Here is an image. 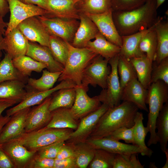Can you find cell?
Segmentation results:
<instances>
[{"label": "cell", "mask_w": 168, "mask_h": 168, "mask_svg": "<svg viewBox=\"0 0 168 168\" xmlns=\"http://www.w3.org/2000/svg\"><path fill=\"white\" fill-rule=\"evenodd\" d=\"M156 0H147L142 6L124 11H113L112 16L117 30L121 36L147 30L157 21Z\"/></svg>", "instance_id": "cell-1"}, {"label": "cell", "mask_w": 168, "mask_h": 168, "mask_svg": "<svg viewBox=\"0 0 168 168\" xmlns=\"http://www.w3.org/2000/svg\"><path fill=\"white\" fill-rule=\"evenodd\" d=\"M138 108L133 103L123 101L119 105L110 107L102 116L90 135V138H100L109 135L121 127H132Z\"/></svg>", "instance_id": "cell-2"}, {"label": "cell", "mask_w": 168, "mask_h": 168, "mask_svg": "<svg viewBox=\"0 0 168 168\" xmlns=\"http://www.w3.org/2000/svg\"><path fill=\"white\" fill-rule=\"evenodd\" d=\"M67 43L69 49L68 58L58 80L69 81L80 86L84 70L98 54L87 47L76 48Z\"/></svg>", "instance_id": "cell-3"}, {"label": "cell", "mask_w": 168, "mask_h": 168, "mask_svg": "<svg viewBox=\"0 0 168 168\" xmlns=\"http://www.w3.org/2000/svg\"><path fill=\"white\" fill-rule=\"evenodd\" d=\"M147 90L146 103L148 105L149 109L146 127L150 134L147 143V146H150L158 142L156 122L163 105L168 101V85L159 80L152 83Z\"/></svg>", "instance_id": "cell-4"}, {"label": "cell", "mask_w": 168, "mask_h": 168, "mask_svg": "<svg viewBox=\"0 0 168 168\" xmlns=\"http://www.w3.org/2000/svg\"><path fill=\"white\" fill-rule=\"evenodd\" d=\"M71 130L45 127L31 132L25 133L16 139L29 150L36 152L44 147L69 140L73 132Z\"/></svg>", "instance_id": "cell-5"}, {"label": "cell", "mask_w": 168, "mask_h": 168, "mask_svg": "<svg viewBox=\"0 0 168 168\" xmlns=\"http://www.w3.org/2000/svg\"><path fill=\"white\" fill-rule=\"evenodd\" d=\"M108 60L99 55L96 56L84 70L80 86L87 91L89 85L105 89L107 78L111 71L108 65Z\"/></svg>", "instance_id": "cell-6"}, {"label": "cell", "mask_w": 168, "mask_h": 168, "mask_svg": "<svg viewBox=\"0 0 168 168\" xmlns=\"http://www.w3.org/2000/svg\"><path fill=\"white\" fill-rule=\"evenodd\" d=\"M10 12L9 22L4 35L25 19L34 16L50 17V12L38 6L24 3L19 0H7Z\"/></svg>", "instance_id": "cell-7"}, {"label": "cell", "mask_w": 168, "mask_h": 168, "mask_svg": "<svg viewBox=\"0 0 168 168\" xmlns=\"http://www.w3.org/2000/svg\"><path fill=\"white\" fill-rule=\"evenodd\" d=\"M50 35L58 37L71 44L79 24V20L55 16H38Z\"/></svg>", "instance_id": "cell-8"}, {"label": "cell", "mask_w": 168, "mask_h": 168, "mask_svg": "<svg viewBox=\"0 0 168 168\" xmlns=\"http://www.w3.org/2000/svg\"><path fill=\"white\" fill-rule=\"evenodd\" d=\"M119 56V54L109 60L111 68L107 78L106 87L97 96L100 101L109 108L119 105L121 101L122 89L117 69Z\"/></svg>", "instance_id": "cell-9"}, {"label": "cell", "mask_w": 168, "mask_h": 168, "mask_svg": "<svg viewBox=\"0 0 168 168\" xmlns=\"http://www.w3.org/2000/svg\"><path fill=\"white\" fill-rule=\"evenodd\" d=\"M76 85L72 82L66 80L62 81L56 86L49 90L39 91L34 90L27 91L24 99L16 106L6 111L7 115L11 116L17 111L22 109L38 105L52 94L61 89L74 88Z\"/></svg>", "instance_id": "cell-10"}, {"label": "cell", "mask_w": 168, "mask_h": 168, "mask_svg": "<svg viewBox=\"0 0 168 168\" xmlns=\"http://www.w3.org/2000/svg\"><path fill=\"white\" fill-rule=\"evenodd\" d=\"M51 99L49 97L37 106L30 109L26 119L25 133L40 129L48 124L52 115L51 112L49 109Z\"/></svg>", "instance_id": "cell-11"}, {"label": "cell", "mask_w": 168, "mask_h": 168, "mask_svg": "<svg viewBox=\"0 0 168 168\" xmlns=\"http://www.w3.org/2000/svg\"><path fill=\"white\" fill-rule=\"evenodd\" d=\"M17 27L29 41L48 47L50 35L37 16L25 19Z\"/></svg>", "instance_id": "cell-12"}, {"label": "cell", "mask_w": 168, "mask_h": 168, "mask_svg": "<svg viewBox=\"0 0 168 168\" xmlns=\"http://www.w3.org/2000/svg\"><path fill=\"white\" fill-rule=\"evenodd\" d=\"M113 9L102 13L88 16L94 23L99 32L108 41L120 47L122 45V38L114 23L112 16Z\"/></svg>", "instance_id": "cell-13"}, {"label": "cell", "mask_w": 168, "mask_h": 168, "mask_svg": "<svg viewBox=\"0 0 168 168\" xmlns=\"http://www.w3.org/2000/svg\"><path fill=\"white\" fill-rule=\"evenodd\" d=\"M75 89V100L70 110L74 118L77 120L95 110L101 105L97 96L90 97L87 91L80 86H76Z\"/></svg>", "instance_id": "cell-14"}, {"label": "cell", "mask_w": 168, "mask_h": 168, "mask_svg": "<svg viewBox=\"0 0 168 168\" xmlns=\"http://www.w3.org/2000/svg\"><path fill=\"white\" fill-rule=\"evenodd\" d=\"M0 148L9 157L15 168H26L36 152L29 150L16 139L0 144Z\"/></svg>", "instance_id": "cell-15"}, {"label": "cell", "mask_w": 168, "mask_h": 168, "mask_svg": "<svg viewBox=\"0 0 168 168\" xmlns=\"http://www.w3.org/2000/svg\"><path fill=\"white\" fill-rule=\"evenodd\" d=\"M30 107L21 110L11 116L0 133V144L16 139L25 133V123Z\"/></svg>", "instance_id": "cell-16"}, {"label": "cell", "mask_w": 168, "mask_h": 168, "mask_svg": "<svg viewBox=\"0 0 168 168\" xmlns=\"http://www.w3.org/2000/svg\"><path fill=\"white\" fill-rule=\"evenodd\" d=\"M109 108L107 105L102 104L96 110L82 118L77 129L71 133L69 140L77 142L86 140Z\"/></svg>", "instance_id": "cell-17"}, {"label": "cell", "mask_w": 168, "mask_h": 168, "mask_svg": "<svg viewBox=\"0 0 168 168\" xmlns=\"http://www.w3.org/2000/svg\"><path fill=\"white\" fill-rule=\"evenodd\" d=\"M84 141L95 149H101L110 152L128 155L141 153V151L136 145L124 143L109 136L100 138H90Z\"/></svg>", "instance_id": "cell-18"}, {"label": "cell", "mask_w": 168, "mask_h": 168, "mask_svg": "<svg viewBox=\"0 0 168 168\" xmlns=\"http://www.w3.org/2000/svg\"><path fill=\"white\" fill-rule=\"evenodd\" d=\"M26 55L46 65L50 72H62L63 70L64 67L55 60L48 47L29 41Z\"/></svg>", "instance_id": "cell-19"}, {"label": "cell", "mask_w": 168, "mask_h": 168, "mask_svg": "<svg viewBox=\"0 0 168 168\" xmlns=\"http://www.w3.org/2000/svg\"><path fill=\"white\" fill-rule=\"evenodd\" d=\"M79 24L71 44L78 48L86 47L88 43L95 38L99 32L94 23L87 15L79 13Z\"/></svg>", "instance_id": "cell-20"}, {"label": "cell", "mask_w": 168, "mask_h": 168, "mask_svg": "<svg viewBox=\"0 0 168 168\" xmlns=\"http://www.w3.org/2000/svg\"><path fill=\"white\" fill-rule=\"evenodd\" d=\"M148 90L135 78L129 82L122 90L121 101L130 102L141 110L148 112L146 103Z\"/></svg>", "instance_id": "cell-21"}, {"label": "cell", "mask_w": 168, "mask_h": 168, "mask_svg": "<svg viewBox=\"0 0 168 168\" xmlns=\"http://www.w3.org/2000/svg\"><path fill=\"white\" fill-rule=\"evenodd\" d=\"M4 36V50L12 59L26 55L29 41L17 27Z\"/></svg>", "instance_id": "cell-22"}, {"label": "cell", "mask_w": 168, "mask_h": 168, "mask_svg": "<svg viewBox=\"0 0 168 168\" xmlns=\"http://www.w3.org/2000/svg\"><path fill=\"white\" fill-rule=\"evenodd\" d=\"M82 0H47L51 16L79 20V12L77 8Z\"/></svg>", "instance_id": "cell-23"}, {"label": "cell", "mask_w": 168, "mask_h": 168, "mask_svg": "<svg viewBox=\"0 0 168 168\" xmlns=\"http://www.w3.org/2000/svg\"><path fill=\"white\" fill-rule=\"evenodd\" d=\"M157 47L155 60L156 64L168 57V21L159 17L155 24Z\"/></svg>", "instance_id": "cell-24"}, {"label": "cell", "mask_w": 168, "mask_h": 168, "mask_svg": "<svg viewBox=\"0 0 168 168\" xmlns=\"http://www.w3.org/2000/svg\"><path fill=\"white\" fill-rule=\"evenodd\" d=\"M152 27L147 30L132 34L122 36V45L119 54L128 60L133 58L146 55L140 51L139 48V43L142 36Z\"/></svg>", "instance_id": "cell-25"}, {"label": "cell", "mask_w": 168, "mask_h": 168, "mask_svg": "<svg viewBox=\"0 0 168 168\" xmlns=\"http://www.w3.org/2000/svg\"><path fill=\"white\" fill-rule=\"evenodd\" d=\"M95 39L89 42L86 47L108 60L119 54L120 47L108 41L99 32Z\"/></svg>", "instance_id": "cell-26"}, {"label": "cell", "mask_w": 168, "mask_h": 168, "mask_svg": "<svg viewBox=\"0 0 168 168\" xmlns=\"http://www.w3.org/2000/svg\"><path fill=\"white\" fill-rule=\"evenodd\" d=\"M51 112V118L45 126L49 128H68L75 130L78 124L73 117L70 108H60Z\"/></svg>", "instance_id": "cell-27"}, {"label": "cell", "mask_w": 168, "mask_h": 168, "mask_svg": "<svg viewBox=\"0 0 168 168\" xmlns=\"http://www.w3.org/2000/svg\"><path fill=\"white\" fill-rule=\"evenodd\" d=\"M26 84L18 81H7L0 83V99L15 100L19 103L27 92Z\"/></svg>", "instance_id": "cell-28"}, {"label": "cell", "mask_w": 168, "mask_h": 168, "mask_svg": "<svg viewBox=\"0 0 168 168\" xmlns=\"http://www.w3.org/2000/svg\"><path fill=\"white\" fill-rule=\"evenodd\" d=\"M129 60L135 69L138 80L145 88L148 89L151 84L153 62L150 61L146 55L133 58Z\"/></svg>", "instance_id": "cell-29"}, {"label": "cell", "mask_w": 168, "mask_h": 168, "mask_svg": "<svg viewBox=\"0 0 168 168\" xmlns=\"http://www.w3.org/2000/svg\"><path fill=\"white\" fill-rule=\"evenodd\" d=\"M143 114L138 111L135 115L133 125L134 140L135 145L141 151V154L150 157L153 152L146 146L145 142V138L149 131L147 127L143 125Z\"/></svg>", "instance_id": "cell-30"}, {"label": "cell", "mask_w": 168, "mask_h": 168, "mask_svg": "<svg viewBox=\"0 0 168 168\" xmlns=\"http://www.w3.org/2000/svg\"><path fill=\"white\" fill-rule=\"evenodd\" d=\"M28 78L15 67L12 58L7 53L0 61V83L7 81H18L26 84Z\"/></svg>", "instance_id": "cell-31"}, {"label": "cell", "mask_w": 168, "mask_h": 168, "mask_svg": "<svg viewBox=\"0 0 168 168\" xmlns=\"http://www.w3.org/2000/svg\"><path fill=\"white\" fill-rule=\"evenodd\" d=\"M156 129L158 142L162 152L168 149V102L163 105L156 121Z\"/></svg>", "instance_id": "cell-32"}, {"label": "cell", "mask_w": 168, "mask_h": 168, "mask_svg": "<svg viewBox=\"0 0 168 168\" xmlns=\"http://www.w3.org/2000/svg\"><path fill=\"white\" fill-rule=\"evenodd\" d=\"M42 71V75L39 79L28 78L27 82V88L39 91H44L51 89L62 72H52L47 70H43Z\"/></svg>", "instance_id": "cell-33"}, {"label": "cell", "mask_w": 168, "mask_h": 168, "mask_svg": "<svg viewBox=\"0 0 168 168\" xmlns=\"http://www.w3.org/2000/svg\"><path fill=\"white\" fill-rule=\"evenodd\" d=\"M57 91L51 99L49 110L51 112L60 108H71L76 97L75 87L63 88Z\"/></svg>", "instance_id": "cell-34"}, {"label": "cell", "mask_w": 168, "mask_h": 168, "mask_svg": "<svg viewBox=\"0 0 168 168\" xmlns=\"http://www.w3.org/2000/svg\"><path fill=\"white\" fill-rule=\"evenodd\" d=\"M12 62L15 67L24 76L28 77L32 71L40 72L47 68L45 64L26 55L13 58Z\"/></svg>", "instance_id": "cell-35"}, {"label": "cell", "mask_w": 168, "mask_h": 168, "mask_svg": "<svg viewBox=\"0 0 168 168\" xmlns=\"http://www.w3.org/2000/svg\"><path fill=\"white\" fill-rule=\"evenodd\" d=\"M72 145L78 168H86L93 159L95 149L84 140Z\"/></svg>", "instance_id": "cell-36"}, {"label": "cell", "mask_w": 168, "mask_h": 168, "mask_svg": "<svg viewBox=\"0 0 168 168\" xmlns=\"http://www.w3.org/2000/svg\"><path fill=\"white\" fill-rule=\"evenodd\" d=\"M77 8L79 13L87 15L102 13L112 8L110 0H82Z\"/></svg>", "instance_id": "cell-37"}, {"label": "cell", "mask_w": 168, "mask_h": 168, "mask_svg": "<svg viewBox=\"0 0 168 168\" xmlns=\"http://www.w3.org/2000/svg\"><path fill=\"white\" fill-rule=\"evenodd\" d=\"M155 24L142 36L139 45L141 52L145 54L147 57L152 62L155 60L157 47Z\"/></svg>", "instance_id": "cell-38"}, {"label": "cell", "mask_w": 168, "mask_h": 168, "mask_svg": "<svg viewBox=\"0 0 168 168\" xmlns=\"http://www.w3.org/2000/svg\"><path fill=\"white\" fill-rule=\"evenodd\" d=\"M48 47L55 60L64 67L68 54L67 42L58 37L50 35Z\"/></svg>", "instance_id": "cell-39"}, {"label": "cell", "mask_w": 168, "mask_h": 168, "mask_svg": "<svg viewBox=\"0 0 168 168\" xmlns=\"http://www.w3.org/2000/svg\"><path fill=\"white\" fill-rule=\"evenodd\" d=\"M117 69L120 86L122 90L129 82L137 78V74L133 66L129 60L119 54Z\"/></svg>", "instance_id": "cell-40"}, {"label": "cell", "mask_w": 168, "mask_h": 168, "mask_svg": "<svg viewBox=\"0 0 168 168\" xmlns=\"http://www.w3.org/2000/svg\"><path fill=\"white\" fill-rule=\"evenodd\" d=\"M116 155L102 149H95L94 156L89 164V167L113 168Z\"/></svg>", "instance_id": "cell-41"}, {"label": "cell", "mask_w": 168, "mask_h": 168, "mask_svg": "<svg viewBox=\"0 0 168 168\" xmlns=\"http://www.w3.org/2000/svg\"><path fill=\"white\" fill-rule=\"evenodd\" d=\"M138 154L124 155L116 154L113 168H143L140 162Z\"/></svg>", "instance_id": "cell-42"}, {"label": "cell", "mask_w": 168, "mask_h": 168, "mask_svg": "<svg viewBox=\"0 0 168 168\" xmlns=\"http://www.w3.org/2000/svg\"><path fill=\"white\" fill-rule=\"evenodd\" d=\"M161 80L168 85V57L159 63L153 65L151 74V84Z\"/></svg>", "instance_id": "cell-43"}, {"label": "cell", "mask_w": 168, "mask_h": 168, "mask_svg": "<svg viewBox=\"0 0 168 168\" xmlns=\"http://www.w3.org/2000/svg\"><path fill=\"white\" fill-rule=\"evenodd\" d=\"M147 0H110L113 11H124L137 8Z\"/></svg>", "instance_id": "cell-44"}, {"label": "cell", "mask_w": 168, "mask_h": 168, "mask_svg": "<svg viewBox=\"0 0 168 168\" xmlns=\"http://www.w3.org/2000/svg\"><path fill=\"white\" fill-rule=\"evenodd\" d=\"M108 136L117 140H123L127 143L135 145L133 126L131 128L126 127L119 128L114 130Z\"/></svg>", "instance_id": "cell-45"}, {"label": "cell", "mask_w": 168, "mask_h": 168, "mask_svg": "<svg viewBox=\"0 0 168 168\" xmlns=\"http://www.w3.org/2000/svg\"><path fill=\"white\" fill-rule=\"evenodd\" d=\"M65 143V141H61L42 147L37 151L35 156L41 158L55 159L60 149Z\"/></svg>", "instance_id": "cell-46"}, {"label": "cell", "mask_w": 168, "mask_h": 168, "mask_svg": "<svg viewBox=\"0 0 168 168\" xmlns=\"http://www.w3.org/2000/svg\"><path fill=\"white\" fill-rule=\"evenodd\" d=\"M55 159L39 157L35 155L26 168H54Z\"/></svg>", "instance_id": "cell-47"}, {"label": "cell", "mask_w": 168, "mask_h": 168, "mask_svg": "<svg viewBox=\"0 0 168 168\" xmlns=\"http://www.w3.org/2000/svg\"><path fill=\"white\" fill-rule=\"evenodd\" d=\"M74 157L62 159H55L54 168H78Z\"/></svg>", "instance_id": "cell-48"}, {"label": "cell", "mask_w": 168, "mask_h": 168, "mask_svg": "<svg viewBox=\"0 0 168 168\" xmlns=\"http://www.w3.org/2000/svg\"><path fill=\"white\" fill-rule=\"evenodd\" d=\"M72 157H74L73 145L65 143L60 149L55 159H62Z\"/></svg>", "instance_id": "cell-49"}, {"label": "cell", "mask_w": 168, "mask_h": 168, "mask_svg": "<svg viewBox=\"0 0 168 168\" xmlns=\"http://www.w3.org/2000/svg\"><path fill=\"white\" fill-rule=\"evenodd\" d=\"M0 168H15L9 157L0 148Z\"/></svg>", "instance_id": "cell-50"}, {"label": "cell", "mask_w": 168, "mask_h": 168, "mask_svg": "<svg viewBox=\"0 0 168 168\" xmlns=\"http://www.w3.org/2000/svg\"><path fill=\"white\" fill-rule=\"evenodd\" d=\"M26 4H32L38 6L49 11L47 0H19Z\"/></svg>", "instance_id": "cell-51"}, {"label": "cell", "mask_w": 168, "mask_h": 168, "mask_svg": "<svg viewBox=\"0 0 168 168\" xmlns=\"http://www.w3.org/2000/svg\"><path fill=\"white\" fill-rule=\"evenodd\" d=\"M17 103L18 102L15 100L0 99V117L2 113L5 110Z\"/></svg>", "instance_id": "cell-52"}, {"label": "cell", "mask_w": 168, "mask_h": 168, "mask_svg": "<svg viewBox=\"0 0 168 168\" xmlns=\"http://www.w3.org/2000/svg\"><path fill=\"white\" fill-rule=\"evenodd\" d=\"M9 11V6L7 0H0V15L3 17Z\"/></svg>", "instance_id": "cell-53"}, {"label": "cell", "mask_w": 168, "mask_h": 168, "mask_svg": "<svg viewBox=\"0 0 168 168\" xmlns=\"http://www.w3.org/2000/svg\"><path fill=\"white\" fill-rule=\"evenodd\" d=\"M11 117V116H9L7 115L5 116L2 115L0 117V133L3 127L10 120Z\"/></svg>", "instance_id": "cell-54"}, {"label": "cell", "mask_w": 168, "mask_h": 168, "mask_svg": "<svg viewBox=\"0 0 168 168\" xmlns=\"http://www.w3.org/2000/svg\"><path fill=\"white\" fill-rule=\"evenodd\" d=\"M3 36H4V34L0 30V61L2 55V51L4 50V48Z\"/></svg>", "instance_id": "cell-55"}, {"label": "cell", "mask_w": 168, "mask_h": 168, "mask_svg": "<svg viewBox=\"0 0 168 168\" xmlns=\"http://www.w3.org/2000/svg\"><path fill=\"white\" fill-rule=\"evenodd\" d=\"M7 26V23L5 22L2 17L0 15V30L2 31L3 34H5L6 28Z\"/></svg>", "instance_id": "cell-56"}, {"label": "cell", "mask_w": 168, "mask_h": 168, "mask_svg": "<svg viewBox=\"0 0 168 168\" xmlns=\"http://www.w3.org/2000/svg\"><path fill=\"white\" fill-rule=\"evenodd\" d=\"M165 154L166 157V161L164 165L162 167V168H168V149L164 153Z\"/></svg>", "instance_id": "cell-57"}, {"label": "cell", "mask_w": 168, "mask_h": 168, "mask_svg": "<svg viewBox=\"0 0 168 168\" xmlns=\"http://www.w3.org/2000/svg\"><path fill=\"white\" fill-rule=\"evenodd\" d=\"M166 0H156L157 8L158 9Z\"/></svg>", "instance_id": "cell-58"}, {"label": "cell", "mask_w": 168, "mask_h": 168, "mask_svg": "<svg viewBox=\"0 0 168 168\" xmlns=\"http://www.w3.org/2000/svg\"><path fill=\"white\" fill-rule=\"evenodd\" d=\"M149 167L150 168H157L154 162H150L149 164Z\"/></svg>", "instance_id": "cell-59"}]
</instances>
